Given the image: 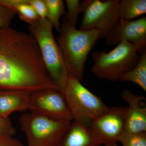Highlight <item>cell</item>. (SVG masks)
I'll return each instance as SVG.
<instances>
[{"label": "cell", "mask_w": 146, "mask_h": 146, "mask_svg": "<svg viewBox=\"0 0 146 146\" xmlns=\"http://www.w3.org/2000/svg\"><path fill=\"white\" fill-rule=\"evenodd\" d=\"M52 28L47 18H39L29 25L28 29L38 44L49 76L57 90L62 93L69 75L61 49L53 36Z\"/></svg>", "instance_id": "cell-4"}, {"label": "cell", "mask_w": 146, "mask_h": 146, "mask_svg": "<svg viewBox=\"0 0 146 146\" xmlns=\"http://www.w3.org/2000/svg\"><path fill=\"white\" fill-rule=\"evenodd\" d=\"M40 18H46L47 9L45 0H27Z\"/></svg>", "instance_id": "cell-22"}, {"label": "cell", "mask_w": 146, "mask_h": 146, "mask_svg": "<svg viewBox=\"0 0 146 146\" xmlns=\"http://www.w3.org/2000/svg\"><path fill=\"white\" fill-rule=\"evenodd\" d=\"M47 9V19L53 27L59 32L60 19L67 14L64 1L62 0H45Z\"/></svg>", "instance_id": "cell-17"}, {"label": "cell", "mask_w": 146, "mask_h": 146, "mask_svg": "<svg viewBox=\"0 0 146 146\" xmlns=\"http://www.w3.org/2000/svg\"><path fill=\"white\" fill-rule=\"evenodd\" d=\"M65 3L68 8V21L72 25L76 26L79 15L82 12L81 2L79 0H66Z\"/></svg>", "instance_id": "cell-19"}, {"label": "cell", "mask_w": 146, "mask_h": 146, "mask_svg": "<svg viewBox=\"0 0 146 146\" xmlns=\"http://www.w3.org/2000/svg\"><path fill=\"white\" fill-rule=\"evenodd\" d=\"M81 2L83 16L80 29H96L106 36L120 19L119 0H85Z\"/></svg>", "instance_id": "cell-7"}, {"label": "cell", "mask_w": 146, "mask_h": 146, "mask_svg": "<svg viewBox=\"0 0 146 146\" xmlns=\"http://www.w3.org/2000/svg\"><path fill=\"white\" fill-rule=\"evenodd\" d=\"M58 146H100L94 141L87 127L72 121Z\"/></svg>", "instance_id": "cell-13"}, {"label": "cell", "mask_w": 146, "mask_h": 146, "mask_svg": "<svg viewBox=\"0 0 146 146\" xmlns=\"http://www.w3.org/2000/svg\"><path fill=\"white\" fill-rule=\"evenodd\" d=\"M122 99L128 105L124 131L130 133L146 132V98L125 89L121 93Z\"/></svg>", "instance_id": "cell-11"}, {"label": "cell", "mask_w": 146, "mask_h": 146, "mask_svg": "<svg viewBox=\"0 0 146 146\" xmlns=\"http://www.w3.org/2000/svg\"><path fill=\"white\" fill-rule=\"evenodd\" d=\"M72 122L54 119L31 112L24 113L19 119L28 146H58Z\"/></svg>", "instance_id": "cell-6"}, {"label": "cell", "mask_w": 146, "mask_h": 146, "mask_svg": "<svg viewBox=\"0 0 146 146\" xmlns=\"http://www.w3.org/2000/svg\"><path fill=\"white\" fill-rule=\"evenodd\" d=\"M57 89L30 33L0 28V90Z\"/></svg>", "instance_id": "cell-1"}, {"label": "cell", "mask_w": 146, "mask_h": 146, "mask_svg": "<svg viewBox=\"0 0 146 146\" xmlns=\"http://www.w3.org/2000/svg\"><path fill=\"white\" fill-rule=\"evenodd\" d=\"M62 94L73 121L87 127L109 108L100 97L84 87L81 82L69 76Z\"/></svg>", "instance_id": "cell-5"}, {"label": "cell", "mask_w": 146, "mask_h": 146, "mask_svg": "<svg viewBox=\"0 0 146 146\" xmlns=\"http://www.w3.org/2000/svg\"><path fill=\"white\" fill-rule=\"evenodd\" d=\"M105 146H119L117 145V143L111 144V145H106Z\"/></svg>", "instance_id": "cell-24"}, {"label": "cell", "mask_w": 146, "mask_h": 146, "mask_svg": "<svg viewBox=\"0 0 146 146\" xmlns=\"http://www.w3.org/2000/svg\"><path fill=\"white\" fill-rule=\"evenodd\" d=\"M16 14L13 11L0 4V28L10 27L11 21Z\"/></svg>", "instance_id": "cell-20"}, {"label": "cell", "mask_w": 146, "mask_h": 146, "mask_svg": "<svg viewBox=\"0 0 146 146\" xmlns=\"http://www.w3.org/2000/svg\"><path fill=\"white\" fill-rule=\"evenodd\" d=\"M0 4L17 13L22 21L29 25L40 18L27 0H0Z\"/></svg>", "instance_id": "cell-14"}, {"label": "cell", "mask_w": 146, "mask_h": 146, "mask_svg": "<svg viewBox=\"0 0 146 146\" xmlns=\"http://www.w3.org/2000/svg\"><path fill=\"white\" fill-rule=\"evenodd\" d=\"M57 43L60 47L68 75L82 80L84 67L88 54L99 39L101 33L96 29H77L68 21L67 14L60 23Z\"/></svg>", "instance_id": "cell-2"}, {"label": "cell", "mask_w": 146, "mask_h": 146, "mask_svg": "<svg viewBox=\"0 0 146 146\" xmlns=\"http://www.w3.org/2000/svg\"><path fill=\"white\" fill-rule=\"evenodd\" d=\"M127 108H110L88 127L90 134L99 145L117 143L124 131Z\"/></svg>", "instance_id": "cell-8"}, {"label": "cell", "mask_w": 146, "mask_h": 146, "mask_svg": "<svg viewBox=\"0 0 146 146\" xmlns=\"http://www.w3.org/2000/svg\"><path fill=\"white\" fill-rule=\"evenodd\" d=\"M31 92L20 90H0V117L9 118L16 111L29 109Z\"/></svg>", "instance_id": "cell-12"}, {"label": "cell", "mask_w": 146, "mask_h": 146, "mask_svg": "<svg viewBox=\"0 0 146 146\" xmlns=\"http://www.w3.org/2000/svg\"><path fill=\"white\" fill-rule=\"evenodd\" d=\"M146 13V0H119L118 14L120 18L131 21Z\"/></svg>", "instance_id": "cell-16"}, {"label": "cell", "mask_w": 146, "mask_h": 146, "mask_svg": "<svg viewBox=\"0 0 146 146\" xmlns=\"http://www.w3.org/2000/svg\"><path fill=\"white\" fill-rule=\"evenodd\" d=\"M105 39L106 44L110 47L124 41L133 44L146 46V17L131 21L120 18Z\"/></svg>", "instance_id": "cell-10"}, {"label": "cell", "mask_w": 146, "mask_h": 146, "mask_svg": "<svg viewBox=\"0 0 146 146\" xmlns=\"http://www.w3.org/2000/svg\"><path fill=\"white\" fill-rule=\"evenodd\" d=\"M16 133V129L13 127L9 118L0 117V136H13Z\"/></svg>", "instance_id": "cell-21"}, {"label": "cell", "mask_w": 146, "mask_h": 146, "mask_svg": "<svg viewBox=\"0 0 146 146\" xmlns=\"http://www.w3.org/2000/svg\"><path fill=\"white\" fill-rule=\"evenodd\" d=\"M0 146H24L21 141L13 136L1 135Z\"/></svg>", "instance_id": "cell-23"}, {"label": "cell", "mask_w": 146, "mask_h": 146, "mask_svg": "<svg viewBox=\"0 0 146 146\" xmlns=\"http://www.w3.org/2000/svg\"><path fill=\"white\" fill-rule=\"evenodd\" d=\"M118 142L122 146H146V132L130 133L124 131Z\"/></svg>", "instance_id": "cell-18"}, {"label": "cell", "mask_w": 146, "mask_h": 146, "mask_svg": "<svg viewBox=\"0 0 146 146\" xmlns=\"http://www.w3.org/2000/svg\"><path fill=\"white\" fill-rule=\"evenodd\" d=\"M146 46L124 41L109 52L96 51L92 55V73L99 78L110 81L119 80L123 73L134 68Z\"/></svg>", "instance_id": "cell-3"}, {"label": "cell", "mask_w": 146, "mask_h": 146, "mask_svg": "<svg viewBox=\"0 0 146 146\" xmlns=\"http://www.w3.org/2000/svg\"><path fill=\"white\" fill-rule=\"evenodd\" d=\"M28 110L30 112L54 119L73 121L63 94L57 89L31 92Z\"/></svg>", "instance_id": "cell-9"}, {"label": "cell", "mask_w": 146, "mask_h": 146, "mask_svg": "<svg viewBox=\"0 0 146 146\" xmlns=\"http://www.w3.org/2000/svg\"><path fill=\"white\" fill-rule=\"evenodd\" d=\"M121 81L136 84L146 91V50L141 54L139 61L134 68L120 76Z\"/></svg>", "instance_id": "cell-15"}]
</instances>
